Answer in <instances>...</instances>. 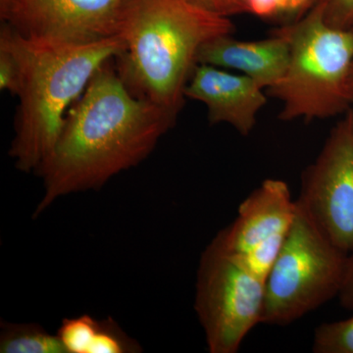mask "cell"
Returning <instances> with one entry per match:
<instances>
[{
    "instance_id": "4fadbf2b",
    "label": "cell",
    "mask_w": 353,
    "mask_h": 353,
    "mask_svg": "<svg viewBox=\"0 0 353 353\" xmlns=\"http://www.w3.org/2000/svg\"><path fill=\"white\" fill-rule=\"evenodd\" d=\"M1 353H68L58 334L37 324L2 323Z\"/></svg>"
},
{
    "instance_id": "8fae6325",
    "label": "cell",
    "mask_w": 353,
    "mask_h": 353,
    "mask_svg": "<svg viewBox=\"0 0 353 353\" xmlns=\"http://www.w3.org/2000/svg\"><path fill=\"white\" fill-rule=\"evenodd\" d=\"M289 58V39L281 27L259 41H240L233 34L217 37L199 48L196 61L250 77L268 90L282 80Z\"/></svg>"
},
{
    "instance_id": "7402d4cb",
    "label": "cell",
    "mask_w": 353,
    "mask_h": 353,
    "mask_svg": "<svg viewBox=\"0 0 353 353\" xmlns=\"http://www.w3.org/2000/svg\"><path fill=\"white\" fill-rule=\"evenodd\" d=\"M350 92H352V95L353 97V66H352V74H350Z\"/></svg>"
},
{
    "instance_id": "7c38bea8",
    "label": "cell",
    "mask_w": 353,
    "mask_h": 353,
    "mask_svg": "<svg viewBox=\"0 0 353 353\" xmlns=\"http://www.w3.org/2000/svg\"><path fill=\"white\" fill-rule=\"evenodd\" d=\"M68 353H132L141 352L111 318L97 320L90 315L67 318L57 332Z\"/></svg>"
},
{
    "instance_id": "30bf717a",
    "label": "cell",
    "mask_w": 353,
    "mask_h": 353,
    "mask_svg": "<svg viewBox=\"0 0 353 353\" xmlns=\"http://www.w3.org/2000/svg\"><path fill=\"white\" fill-rule=\"evenodd\" d=\"M296 212L289 185L266 179L243 199L236 219L216 238L228 252L241 256L265 241L289 233Z\"/></svg>"
},
{
    "instance_id": "52a82bcc",
    "label": "cell",
    "mask_w": 353,
    "mask_h": 353,
    "mask_svg": "<svg viewBox=\"0 0 353 353\" xmlns=\"http://www.w3.org/2000/svg\"><path fill=\"white\" fill-rule=\"evenodd\" d=\"M297 208L343 252H353V108L303 171Z\"/></svg>"
},
{
    "instance_id": "e0dca14e",
    "label": "cell",
    "mask_w": 353,
    "mask_h": 353,
    "mask_svg": "<svg viewBox=\"0 0 353 353\" xmlns=\"http://www.w3.org/2000/svg\"><path fill=\"white\" fill-rule=\"evenodd\" d=\"M323 2L324 18L329 25L340 29H352L353 0H323Z\"/></svg>"
},
{
    "instance_id": "5b68a950",
    "label": "cell",
    "mask_w": 353,
    "mask_h": 353,
    "mask_svg": "<svg viewBox=\"0 0 353 353\" xmlns=\"http://www.w3.org/2000/svg\"><path fill=\"white\" fill-rule=\"evenodd\" d=\"M347 259L348 253L297 208L282 252L265 282L262 324L289 326L338 296Z\"/></svg>"
},
{
    "instance_id": "3957f363",
    "label": "cell",
    "mask_w": 353,
    "mask_h": 353,
    "mask_svg": "<svg viewBox=\"0 0 353 353\" xmlns=\"http://www.w3.org/2000/svg\"><path fill=\"white\" fill-rule=\"evenodd\" d=\"M0 41L13 50L20 72L9 155L18 170L36 174L54 148L72 104L124 43L119 36L90 43L29 39L6 24Z\"/></svg>"
},
{
    "instance_id": "5bb4252c",
    "label": "cell",
    "mask_w": 353,
    "mask_h": 353,
    "mask_svg": "<svg viewBox=\"0 0 353 353\" xmlns=\"http://www.w3.org/2000/svg\"><path fill=\"white\" fill-rule=\"evenodd\" d=\"M312 352L353 353V316L341 321L319 325L313 336Z\"/></svg>"
},
{
    "instance_id": "6da1fadb",
    "label": "cell",
    "mask_w": 353,
    "mask_h": 353,
    "mask_svg": "<svg viewBox=\"0 0 353 353\" xmlns=\"http://www.w3.org/2000/svg\"><path fill=\"white\" fill-rule=\"evenodd\" d=\"M178 117L131 94L112 60L104 64L70 108L50 157L36 175L43 196L34 217L57 199L99 190L150 157Z\"/></svg>"
},
{
    "instance_id": "d6986e66",
    "label": "cell",
    "mask_w": 353,
    "mask_h": 353,
    "mask_svg": "<svg viewBox=\"0 0 353 353\" xmlns=\"http://www.w3.org/2000/svg\"><path fill=\"white\" fill-rule=\"evenodd\" d=\"M317 3V0H283L282 13L280 17L287 21V24L296 22Z\"/></svg>"
},
{
    "instance_id": "9c48e42d",
    "label": "cell",
    "mask_w": 353,
    "mask_h": 353,
    "mask_svg": "<svg viewBox=\"0 0 353 353\" xmlns=\"http://www.w3.org/2000/svg\"><path fill=\"white\" fill-rule=\"evenodd\" d=\"M185 95L205 105L211 125H230L243 137L252 134L267 103L264 88L250 77L205 64L196 65Z\"/></svg>"
},
{
    "instance_id": "44dd1931",
    "label": "cell",
    "mask_w": 353,
    "mask_h": 353,
    "mask_svg": "<svg viewBox=\"0 0 353 353\" xmlns=\"http://www.w3.org/2000/svg\"><path fill=\"white\" fill-rule=\"evenodd\" d=\"M338 297L343 307L353 310V252L348 253L345 280Z\"/></svg>"
},
{
    "instance_id": "8992f818",
    "label": "cell",
    "mask_w": 353,
    "mask_h": 353,
    "mask_svg": "<svg viewBox=\"0 0 353 353\" xmlns=\"http://www.w3.org/2000/svg\"><path fill=\"white\" fill-rule=\"evenodd\" d=\"M265 281L248 270L217 238L201 253L194 309L210 353H236L262 324Z\"/></svg>"
},
{
    "instance_id": "cb8c5ba5",
    "label": "cell",
    "mask_w": 353,
    "mask_h": 353,
    "mask_svg": "<svg viewBox=\"0 0 353 353\" xmlns=\"http://www.w3.org/2000/svg\"><path fill=\"white\" fill-rule=\"evenodd\" d=\"M352 31H353V27H352Z\"/></svg>"
},
{
    "instance_id": "2e32d148",
    "label": "cell",
    "mask_w": 353,
    "mask_h": 353,
    "mask_svg": "<svg viewBox=\"0 0 353 353\" xmlns=\"http://www.w3.org/2000/svg\"><path fill=\"white\" fill-rule=\"evenodd\" d=\"M19 80L17 58L8 44L0 41V88L16 97L19 88Z\"/></svg>"
},
{
    "instance_id": "7a4b0ae2",
    "label": "cell",
    "mask_w": 353,
    "mask_h": 353,
    "mask_svg": "<svg viewBox=\"0 0 353 353\" xmlns=\"http://www.w3.org/2000/svg\"><path fill=\"white\" fill-rule=\"evenodd\" d=\"M234 32L230 18L194 0H127L115 68L132 95L178 117L199 48Z\"/></svg>"
},
{
    "instance_id": "ba28073f",
    "label": "cell",
    "mask_w": 353,
    "mask_h": 353,
    "mask_svg": "<svg viewBox=\"0 0 353 353\" xmlns=\"http://www.w3.org/2000/svg\"><path fill=\"white\" fill-rule=\"evenodd\" d=\"M127 0H0V19L25 38L90 43L119 36Z\"/></svg>"
},
{
    "instance_id": "9a60e30c",
    "label": "cell",
    "mask_w": 353,
    "mask_h": 353,
    "mask_svg": "<svg viewBox=\"0 0 353 353\" xmlns=\"http://www.w3.org/2000/svg\"><path fill=\"white\" fill-rule=\"evenodd\" d=\"M288 234H281L270 240L265 241L254 246L245 254L241 256L236 255V256L241 259L248 270L266 282L272 268L282 252Z\"/></svg>"
},
{
    "instance_id": "ac0fdd59",
    "label": "cell",
    "mask_w": 353,
    "mask_h": 353,
    "mask_svg": "<svg viewBox=\"0 0 353 353\" xmlns=\"http://www.w3.org/2000/svg\"><path fill=\"white\" fill-rule=\"evenodd\" d=\"M199 6L223 17L250 13L248 0H194Z\"/></svg>"
},
{
    "instance_id": "603a6c76",
    "label": "cell",
    "mask_w": 353,
    "mask_h": 353,
    "mask_svg": "<svg viewBox=\"0 0 353 353\" xmlns=\"http://www.w3.org/2000/svg\"><path fill=\"white\" fill-rule=\"evenodd\" d=\"M319 1H320V0H317V2H319Z\"/></svg>"
},
{
    "instance_id": "ffe728a7",
    "label": "cell",
    "mask_w": 353,
    "mask_h": 353,
    "mask_svg": "<svg viewBox=\"0 0 353 353\" xmlns=\"http://www.w3.org/2000/svg\"><path fill=\"white\" fill-rule=\"evenodd\" d=\"M250 13L264 19L280 17L283 0H248Z\"/></svg>"
},
{
    "instance_id": "277c9868",
    "label": "cell",
    "mask_w": 353,
    "mask_h": 353,
    "mask_svg": "<svg viewBox=\"0 0 353 353\" xmlns=\"http://www.w3.org/2000/svg\"><path fill=\"white\" fill-rule=\"evenodd\" d=\"M290 58L282 80L267 94L282 102L279 119H328L352 108L350 79L353 66V31L333 27L317 2L296 22L283 26Z\"/></svg>"
}]
</instances>
